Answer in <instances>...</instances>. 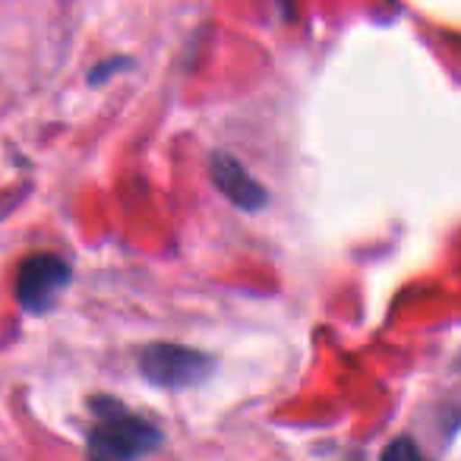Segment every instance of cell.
<instances>
[{"mask_svg":"<svg viewBox=\"0 0 461 461\" xmlns=\"http://www.w3.org/2000/svg\"><path fill=\"white\" fill-rule=\"evenodd\" d=\"M121 67H130V58H111V60H102V64H98L95 70L89 73V83H92V86L104 83V79H108L114 70H121Z\"/></svg>","mask_w":461,"mask_h":461,"instance_id":"cell-6","label":"cell"},{"mask_svg":"<svg viewBox=\"0 0 461 461\" xmlns=\"http://www.w3.org/2000/svg\"><path fill=\"white\" fill-rule=\"evenodd\" d=\"M92 414L95 427L86 439L89 461H142L161 442V429L117 398H92Z\"/></svg>","mask_w":461,"mask_h":461,"instance_id":"cell-1","label":"cell"},{"mask_svg":"<svg viewBox=\"0 0 461 461\" xmlns=\"http://www.w3.org/2000/svg\"><path fill=\"white\" fill-rule=\"evenodd\" d=\"M212 370H215V360L209 354L174 345V341H155L140 351V373L161 389H193L205 383Z\"/></svg>","mask_w":461,"mask_h":461,"instance_id":"cell-2","label":"cell"},{"mask_svg":"<svg viewBox=\"0 0 461 461\" xmlns=\"http://www.w3.org/2000/svg\"><path fill=\"white\" fill-rule=\"evenodd\" d=\"M383 461H427V458H423V452L417 448V442L411 436H398V439H392L385 446Z\"/></svg>","mask_w":461,"mask_h":461,"instance_id":"cell-5","label":"cell"},{"mask_svg":"<svg viewBox=\"0 0 461 461\" xmlns=\"http://www.w3.org/2000/svg\"><path fill=\"white\" fill-rule=\"evenodd\" d=\"M212 180H215V186L230 203L244 212H259L266 205V199H269L266 186L257 184L238 158H230V155H224V152L212 155Z\"/></svg>","mask_w":461,"mask_h":461,"instance_id":"cell-4","label":"cell"},{"mask_svg":"<svg viewBox=\"0 0 461 461\" xmlns=\"http://www.w3.org/2000/svg\"><path fill=\"white\" fill-rule=\"evenodd\" d=\"M70 263L58 253H32L16 272V301L29 313H48L70 285Z\"/></svg>","mask_w":461,"mask_h":461,"instance_id":"cell-3","label":"cell"}]
</instances>
